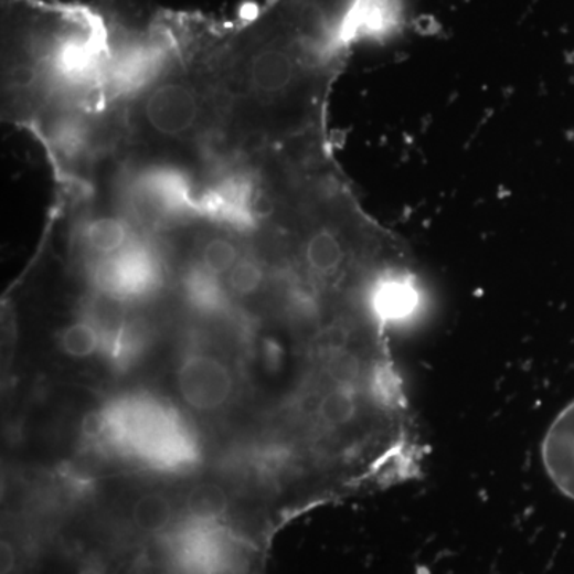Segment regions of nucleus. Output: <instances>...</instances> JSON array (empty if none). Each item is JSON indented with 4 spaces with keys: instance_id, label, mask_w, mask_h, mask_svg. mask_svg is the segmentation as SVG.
<instances>
[{
    "instance_id": "f257e3e1",
    "label": "nucleus",
    "mask_w": 574,
    "mask_h": 574,
    "mask_svg": "<svg viewBox=\"0 0 574 574\" xmlns=\"http://www.w3.org/2000/svg\"><path fill=\"white\" fill-rule=\"evenodd\" d=\"M221 110V160L329 146L328 104L348 53L265 2L246 20H184Z\"/></svg>"
},
{
    "instance_id": "f03ea898",
    "label": "nucleus",
    "mask_w": 574,
    "mask_h": 574,
    "mask_svg": "<svg viewBox=\"0 0 574 574\" xmlns=\"http://www.w3.org/2000/svg\"><path fill=\"white\" fill-rule=\"evenodd\" d=\"M117 18L93 7L2 0L3 114L35 125L70 110H113L107 100Z\"/></svg>"
},
{
    "instance_id": "7ed1b4c3",
    "label": "nucleus",
    "mask_w": 574,
    "mask_h": 574,
    "mask_svg": "<svg viewBox=\"0 0 574 574\" xmlns=\"http://www.w3.org/2000/svg\"><path fill=\"white\" fill-rule=\"evenodd\" d=\"M167 56L157 74L120 106L125 141L142 160L221 161V110L206 67L179 14H160Z\"/></svg>"
},
{
    "instance_id": "20e7f679",
    "label": "nucleus",
    "mask_w": 574,
    "mask_h": 574,
    "mask_svg": "<svg viewBox=\"0 0 574 574\" xmlns=\"http://www.w3.org/2000/svg\"><path fill=\"white\" fill-rule=\"evenodd\" d=\"M103 433L96 447L158 471H184L200 459L199 440L181 414L149 394H129L99 408Z\"/></svg>"
},
{
    "instance_id": "39448f33",
    "label": "nucleus",
    "mask_w": 574,
    "mask_h": 574,
    "mask_svg": "<svg viewBox=\"0 0 574 574\" xmlns=\"http://www.w3.org/2000/svg\"><path fill=\"white\" fill-rule=\"evenodd\" d=\"M93 290L128 305L147 299L163 281L161 257L142 235L117 256L89 264Z\"/></svg>"
},
{
    "instance_id": "423d86ee",
    "label": "nucleus",
    "mask_w": 574,
    "mask_h": 574,
    "mask_svg": "<svg viewBox=\"0 0 574 574\" xmlns=\"http://www.w3.org/2000/svg\"><path fill=\"white\" fill-rule=\"evenodd\" d=\"M178 387L182 400L196 412H213L227 404L233 393L232 372L221 359L192 353L178 369Z\"/></svg>"
},
{
    "instance_id": "0eeeda50",
    "label": "nucleus",
    "mask_w": 574,
    "mask_h": 574,
    "mask_svg": "<svg viewBox=\"0 0 574 574\" xmlns=\"http://www.w3.org/2000/svg\"><path fill=\"white\" fill-rule=\"evenodd\" d=\"M174 560L184 574H219L232 557V538L219 523L190 520V525L176 534Z\"/></svg>"
},
{
    "instance_id": "6e6552de",
    "label": "nucleus",
    "mask_w": 574,
    "mask_h": 574,
    "mask_svg": "<svg viewBox=\"0 0 574 574\" xmlns=\"http://www.w3.org/2000/svg\"><path fill=\"white\" fill-rule=\"evenodd\" d=\"M142 235V228L121 208L85 215L77 228V242L89 264L117 256Z\"/></svg>"
},
{
    "instance_id": "1a4fd4ad",
    "label": "nucleus",
    "mask_w": 574,
    "mask_h": 574,
    "mask_svg": "<svg viewBox=\"0 0 574 574\" xmlns=\"http://www.w3.org/2000/svg\"><path fill=\"white\" fill-rule=\"evenodd\" d=\"M541 461L549 480L563 497L574 501V401L545 429Z\"/></svg>"
},
{
    "instance_id": "9d476101",
    "label": "nucleus",
    "mask_w": 574,
    "mask_h": 574,
    "mask_svg": "<svg viewBox=\"0 0 574 574\" xmlns=\"http://www.w3.org/2000/svg\"><path fill=\"white\" fill-rule=\"evenodd\" d=\"M208 224L211 225V233L201 240L199 258L193 264L224 281L225 276L235 267L240 257L246 253L238 242V236L246 235V233L213 224V222H208Z\"/></svg>"
},
{
    "instance_id": "9b49d317",
    "label": "nucleus",
    "mask_w": 574,
    "mask_h": 574,
    "mask_svg": "<svg viewBox=\"0 0 574 574\" xmlns=\"http://www.w3.org/2000/svg\"><path fill=\"white\" fill-rule=\"evenodd\" d=\"M185 300L201 313H224L230 307V294L222 279L192 264L182 278Z\"/></svg>"
},
{
    "instance_id": "f8f14e48",
    "label": "nucleus",
    "mask_w": 574,
    "mask_h": 574,
    "mask_svg": "<svg viewBox=\"0 0 574 574\" xmlns=\"http://www.w3.org/2000/svg\"><path fill=\"white\" fill-rule=\"evenodd\" d=\"M57 344L67 357L85 359L104 351V336L99 326L82 310L75 321L61 329Z\"/></svg>"
},
{
    "instance_id": "ddd939ff",
    "label": "nucleus",
    "mask_w": 574,
    "mask_h": 574,
    "mask_svg": "<svg viewBox=\"0 0 574 574\" xmlns=\"http://www.w3.org/2000/svg\"><path fill=\"white\" fill-rule=\"evenodd\" d=\"M185 509L190 520L219 523L227 514L228 497L224 488L217 486V483H199L187 495Z\"/></svg>"
},
{
    "instance_id": "4468645a",
    "label": "nucleus",
    "mask_w": 574,
    "mask_h": 574,
    "mask_svg": "<svg viewBox=\"0 0 574 574\" xmlns=\"http://www.w3.org/2000/svg\"><path fill=\"white\" fill-rule=\"evenodd\" d=\"M131 519L136 529L144 533H163L172 520L170 498L163 493L142 495L131 509Z\"/></svg>"
},
{
    "instance_id": "2eb2a0df",
    "label": "nucleus",
    "mask_w": 574,
    "mask_h": 574,
    "mask_svg": "<svg viewBox=\"0 0 574 574\" xmlns=\"http://www.w3.org/2000/svg\"><path fill=\"white\" fill-rule=\"evenodd\" d=\"M17 566V552L10 541L2 540L0 544V573L12 574Z\"/></svg>"
},
{
    "instance_id": "dca6fc26",
    "label": "nucleus",
    "mask_w": 574,
    "mask_h": 574,
    "mask_svg": "<svg viewBox=\"0 0 574 574\" xmlns=\"http://www.w3.org/2000/svg\"><path fill=\"white\" fill-rule=\"evenodd\" d=\"M77 574H107L106 570L103 568L100 563L92 562L86 563V565L82 566L81 572Z\"/></svg>"
}]
</instances>
